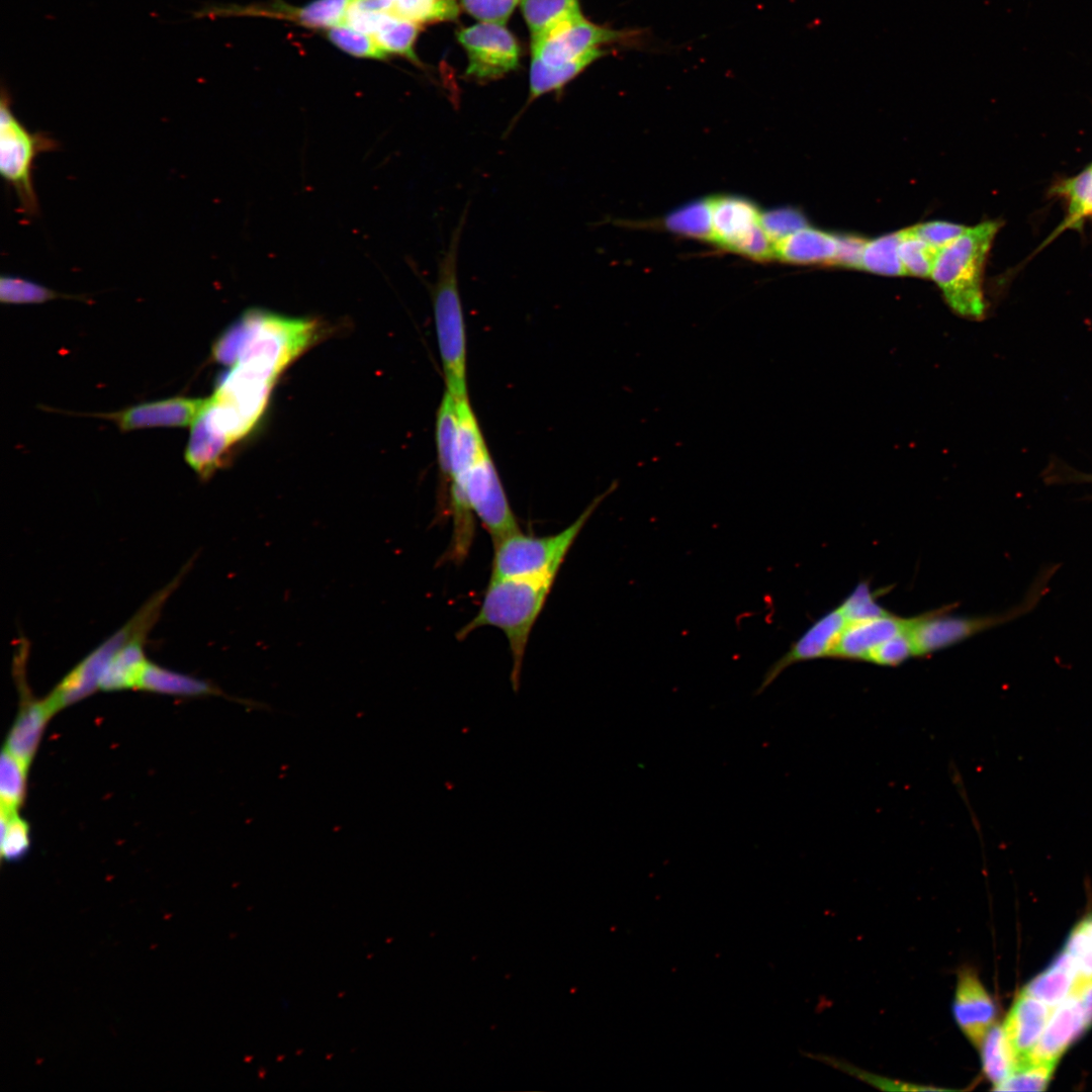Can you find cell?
Instances as JSON below:
<instances>
[{
  "instance_id": "1",
  "label": "cell",
  "mask_w": 1092,
  "mask_h": 1092,
  "mask_svg": "<svg viewBox=\"0 0 1092 1092\" xmlns=\"http://www.w3.org/2000/svg\"><path fill=\"white\" fill-rule=\"evenodd\" d=\"M315 321L248 309L212 345L214 360L275 383L278 376L318 339Z\"/></svg>"
},
{
  "instance_id": "2",
  "label": "cell",
  "mask_w": 1092,
  "mask_h": 1092,
  "mask_svg": "<svg viewBox=\"0 0 1092 1092\" xmlns=\"http://www.w3.org/2000/svg\"><path fill=\"white\" fill-rule=\"evenodd\" d=\"M553 582L551 578L490 577L477 614L458 631L459 640L484 626L505 633L513 659L511 681L515 690L519 688L530 633Z\"/></svg>"
},
{
  "instance_id": "3",
  "label": "cell",
  "mask_w": 1092,
  "mask_h": 1092,
  "mask_svg": "<svg viewBox=\"0 0 1092 1092\" xmlns=\"http://www.w3.org/2000/svg\"><path fill=\"white\" fill-rule=\"evenodd\" d=\"M1000 226L999 221L987 220L966 228L938 251L930 276L960 315L980 318L984 314L983 270Z\"/></svg>"
},
{
  "instance_id": "4",
  "label": "cell",
  "mask_w": 1092,
  "mask_h": 1092,
  "mask_svg": "<svg viewBox=\"0 0 1092 1092\" xmlns=\"http://www.w3.org/2000/svg\"><path fill=\"white\" fill-rule=\"evenodd\" d=\"M464 209L438 265L433 308L446 390L455 398L468 397L466 385V338L457 278V255L466 221Z\"/></svg>"
},
{
  "instance_id": "5",
  "label": "cell",
  "mask_w": 1092,
  "mask_h": 1092,
  "mask_svg": "<svg viewBox=\"0 0 1092 1092\" xmlns=\"http://www.w3.org/2000/svg\"><path fill=\"white\" fill-rule=\"evenodd\" d=\"M610 491L598 495L573 523L559 533L536 537L519 530L493 541L491 577L555 579L580 531Z\"/></svg>"
},
{
  "instance_id": "6",
  "label": "cell",
  "mask_w": 1092,
  "mask_h": 1092,
  "mask_svg": "<svg viewBox=\"0 0 1092 1092\" xmlns=\"http://www.w3.org/2000/svg\"><path fill=\"white\" fill-rule=\"evenodd\" d=\"M59 143L44 131H29L14 115L10 96L3 89L0 102V172L16 194L21 213L39 214L32 169L37 155L58 150Z\"/></svg>"
},
{
  "instance_id": "7",
  "label": "cell",
  "mask_w": 1092,
  "mask_h": 1092,
  "mask_svg": "<svg viewBox=\"0 0 1092 1092\" xmlns=\"http://www.w3.org/2000/svg\"><path fill=\"white\" fill-rule=\"evenodd\" d=\"M452 513L472 511L492 540L520 530L489 452L467 472L461 484L450 488Z\"/></svg>"
},
{
  "instance_id": "8",
  "label": "cell",
  "mask_w": 1092,
  "mask_h": 1092,
  "mask_svg": "<svg viewBox=\"0 0 1092 1092\" xmlns=\"http://www.w3.org/2000/svg\"><path fill=\"white\" fill-rule=\"evenodd\" d=\"M156 619L146 610L140 612L120 630L78 663L46 698L54 713L73 705L99 689L103 671L113 653L128 640L147 635Z\"/></svg>"
},
{
  "instance_id": "9",
  "label": "cell",
  "mask_w": 1092,
  "mask_h": 1092,
  "mask_svg": "<svg viewBox=\"0 0 1092 1092\" xmlns=\"http://www.w3.org/2000/svg\"><path fill=\"white\" fill-rule=\"evenodd\" d=\"M457 38L468 57L465 73L477 81L498 79L519 65V44L504 24L480 22L459 30Z\"/></svg>"
},
{
  "instance_id": "10",
  "label": "cell",
  "mask_w": 1092,
  "mask_h": 1092,
  "mask_svg": "<svg viewBox=\"0 0 1092 1092\" xmlns=\"http://www.w3.org/2000/svg\"><path fill=\"white\" fill-rule=\"evenodd\" d=\"M1033 605L1025 604L1016 611L1003 615L982 617H958L946 614L949 607H944L915 618L909 633L914 645L915 656H922L954 645L975 634L1007 622Z\"/></svg>"
},
{
  "instance_id": "11",
  "label": "cell",
  "mask_w": 1092,
  "mask_h": 1092,
  "mask_svg": "<svg viewBox=\"0 0 1092 1092\" xmlns=\"http://www.w3.org/2000/svg\"><path fill=\"white\" fill-rule=\"evenodd\" d=\"M621 36L620 31L599 26L579 14L533 36L532 57L547 67H559Z\"/></svg>"
},
{
  "instance_id": "12",
  "label": "cell",
  "mask_w": 1092,
  "mask_h": 1092,
  "mask_svg": "<svg viewBox=\"0 0 1092 1092\" xmlns=\"http://www.w3.org/2000/svg\"><path fill=\"white\" fill-rule=\"evenodd\" d=\"M847 620L840 607L816 620L795 640L788 650L764 672L754 693H763L788 667L793 664L822 657H830Z\"/></svg>"
},
{
  "instance_id": "13",
  "label": "cell",
  "mask_w": 1092,
  "mask_h": 1092,
  "mask_svg": "<svg viewBox=\"0 0 1092 1092\" xmlns=\"http://www.w3.org/2000/svg\"><path fill=\"white\" fill-rule=\"evenodd\" d=\"M207 400L208 398L176 396L100 416L114 422L121 431L155 427H185L193 424L206 406Z\"/></svg>"
},
{
  "instance_id": "14",
  "label": "cell",
  "mask_w": 1092,
  "mask_h": 1092,
  "mask_svg": "<svg viewBox=\"0 0 1092 1092\" xmlns=\"http://www.w3.org/2000/svg\"><path fill=\"white\" fill-rule=\"evenodd\" d=\"M952 1011L963 1033L979 1048L988 1030L994 1025L996 1007L971 970H962L959 974Z\"/></svg>"
},
{
  "instance_id": "15",
  "label": "cell",
  "mask_w": 1092,
  "mask_h": 1092,
  "mask_svg": "<svg viewBox=\"0 0 1092 1092\" xmlns=\"http://www.w3.org/2000/svg\"><path fill=\"white\" fill-rule=\"evenodd\" d=\"M1091 1023L1077 994L1073 992L1051 1012L1043 1032L1027 1063L1056 1064L1062 1054Z\"/></svg>"
},
{
  "instance_id": "16",
  "label": "cell",
  "mask_w": 1092,
  "mask_h": 1092,
  "mask_svg": "<svg viewBox=\"0 0 1092 1092\" xmlns=\"http://www.w3.org/2000/svg\"><path fill=\"white\" fill-rule=\"evenodd\" d=\"M916 617L901 618L891 613L846 623L830 657L866 660L870 653L889 638L908 630Z\"/></svg>"
},
{
  "instance_id": "17",
  "label": "cell",
  "mask_w": 1092,
  "mask_h": 1092,
  "mask_svg": "<svg viewBox=\"0 0 1092 1092\" xmlns=\"http://www.w3.org/2000/svg\"><path fill=\"white\" fill-rule=\"evenodd\" d=\"M1052 1007L1022 992L1015 1000L1004 1024L1007 1039L1016 1060V1068L1026 1064L1048 1023Z\"/></svg>"
},
{
  "instance_id": "18",
  "label": "cell",
  "mask_w": 1092,
  "mask_h": 1092,
  "mask_svg": "<svg viewBox=\"0 0 1092 1092\" xmlns=\"http://www.w3.org/2000/svg\"><path fill=\"white\" fill-rule=\"evenodd\" d=\"M139 689L179 697L218 696L250 709L271 710L265 703L230 696L212 681L176 672L151 661L146 667Z\"/></svg>"
},
{
  "instance_id": "19",
  "label": "cell",
  "mask_w": 1092,
  "mask_h": 1092,
  "mask_svg": "<svg viewBox=\"0 0 1092 1092\" xmlns=\"http://www.w3.org/2000/svg\"><path fill=\"white\" fill-rule=\"evenodd\" d=\"M712 241L734 251L760 224V212L750 201L736 196L711 199Z\"/></svg>"
},
{
  "instance_id": "20",
  "label": "cell",
  "mask_w": 1092,
  "mask_h": 1092,
  "mask_svg": "<svg viewBox=\"0 0 1092 1092\" xmlns=\"http://www.w3.org/2000/svg\"><path fill=\"white\" fill-rule=\"evenodd\" d=\"M456 436L449 486L457 487L469 469L488 452L468 397L456 398Z\"/></svg>"
},
{
  "instance_id": "21",
  "label": "cell",
  "mask_w": 1092,
  "mask_h": 1092,
  "mask_svg": "<svg viewBox=\"0 0 1092 1092\" xmlns=\"http://www.w3.org/2000/svg\"><path fill=\"white\" fill-rule=\"evenodd\" d=\"M233 445L226 436L209 425L201 412L192 424L185 460L201 479L206 480L225 464Z\"/></svg>"
},
{
  "instance_id": "22",
  "label": "cell",
  "mask_w": 1092,
  "mask_h": 1092,
  "mask_svg": "<svg viewBox=\"0 0 1092 1092\" xmlns=\"http://www.w3.org/2000/svg\"><path fill=\"white\" fill-rule=\"evenodd\" d=\"M54 714L46 699L25 698L4 748L29 767L44 728Z\"/></svg>"
},
{
  "instance_id": "23",
  "label": "cell",
  "mask_w": 1092,
  "mask_h": 1092,
  "mask_svg": "<svg viewBox=\"0 0 1092 1092\" xmlns=\"http://www.w3.org/2000/svg\"><path fill=\"white\" fill-rule=\"evenodd\" d=\"M836 251L837 236L808 226L775 244V257L795 264L832 265Z\"/></svg>"
},
{
  "instance_id": "24",
  "label": "cell",
  "mask_w": 1092,
  "mask_h": 1092,
  "mask_svg": "<svg viewBox=\"0 0 1092 1092\" xmlns=\"http://www.w3.org/2000/svg\"><path fill=\"white\" fill-rule=\"evenodd\" d=\"M146 636L128 640L113 653L103 671L99 689L107 692L139 689L149 663L144 650Z\"/></svg>"
},
{
  "instance_id": "25",
  "label": "cell",
  "mask_w": 1092,
  "mask_h": 1092,
  "mask_svg": "<svg viewBox=\"0 0 1092 1092\" xmlns=\"http://www.w3.org/2000/svg\"><path fill=\"white\" fill-rule=\"evenodd\" d=\"M1078 981L1079 976L1071 959L1063 951L1046 970L1028 983L1023 992L1054 1008L1073 992Z\"/></svg>"
},
{
  "instance_id": "26",
  "label": "cell",
  "mask_w": 1092,
  "mask_h": 1092,
  "mask_svg": "<svg viewBox=\"0 0 1092 1092\" xmlns=\"http://www.w3.org/2000/svg\"><path fill=\"white\" fill-rule=\"evenodd\" d=\"M605 54L606 52L599 50V48L594 49L559 67H547L538 59L532 57L529 78V102L546 93L560 90L589 64Z\"/></svg>"
},
{
  "instance_id": "27",
  "label": "cell",
  "mask_w": 1092,
  "mask_h": 1092,
  "mask_svg": "<svg viewBox=\"0 0 1092 1092\" xmlns=\"http://www.w3.org/2000/svg\"><path fill=\"white\" fill-rule=\"evenodd\" d=\"M979 1048L984 1072L995 1086L1015 1070V1056L1003 1025H993L986 1033Z\"/></svg>"
},
{
  "instance_id": "28",
  "label": "cell",
  "mask_w": 1092,
  "mask_h": 1092,
  "mask_svg": "<svg viewBox=\"0 0 1092 1092\" xmlns=\"http://www.w3.org/2000/svg\"><path fill=\"white\" fill-rule=\"evenodd\" d=\"M521 9L532 37L581 14L577 0H521Z\"/></svg>"
},
{
  "instance_id": "29",
  "label": "cell",
  "mask_w": 1092,
  "mask_h": 1092,
  "mask_svg": "<svg viewBox=\"0 0 1092 1092\" xmlns=\"http://www.w3.org/2000/svg\"><path fill=\"white\" fill-rule=\"evenodd\" d=\"M900 232L867 241L860 268L880 275H905L899 256Z\"/></svg>"
},
{
  "instance_id": "30",
  "label": "cell",
  "mask_w": 1092,
  "mask_h": 1092,
  "mask_svg": "<svg viewBox=\"0 0 1092 1092\" xmlns=\"http://www.w3.org/2000/svg\"><path fill=\"white\" fill-rule=\"evenodd\" d=\"M456 398L445 391L437 413L436 445L439 470L444 481L449 482L456 436Z\"/></svg>"
},
{
  "instance_id": "31",
  "label": "cell",
  "mask_w": 1092,
  "mask_h": 1092,
  "mask_svg": "<svg viewBox=\"0 0 1092 1092\" xmlns=\"http://www.w3.org/2000/svg\"><path fill=\"white\" fill-rule=\"evenodd\" d=\"M390 12L420 26L456 19L459 5L457 0H396Z\"/></svg>"
},
{
  "instance_id": "32",
  "label": "cell",
  "mask_w": 1092,
  "mask_h": 1092,
  "mask_svg": "<svg viewBox=\"0 0 1092 1092\" xmlns=\"http://www.w3.org/2000/svg\"><path fill=\"white\" fill-rule=\"evenodd\" d=\"M671 232L701 240L713 239L711 200L689 203L665 218Z\"/></svg>"
},
{
  "instance_id": "33",
  "label": "cell",
  "mask_w": 1092,
  "mask_h": 1092,
  "mask_svg": "<svg viewBox=\"0 0 1092 1092\" xmlns=\"http://www.w3.org/2000/svg\"><path fill=\"white\" fill-rule=\"evenodd\" d=\"M1068 202V218L1064 226L1077 225L1092 214V167L1077 176L1064 180L1054 189Z\"/></svg>"
},
{
  "instance_id": "34",
  "label": "cell",
  "mask_w": 1092,
  "mask_h": 1092,
  "mask_svg": "<svg viewBox=\"0 0 1092 1092\" xmlns=\"http://www.w3.org/2000/svg\"><path fill=\"white\" fill-rule=\"evenodd\" d=\"M28 766L6 748L0 759V800L1 809L17 812L26 793V770Z\"/></svg>"
},
{
  "instance_id": "35",
  "label": "cell",
  "mask_w": 1092,
  "mask_h": 1092,
  "mask_svg": "<svg viewBox=\"0 0 1092 1092\" xmlns=\"http://www.w3.org/2000/svg\"><path fill=\"white\" fill-rule=\"evenodd\" d=\"M938 251L920 239L911 228L900 231L899 256L906 275L929 276Z\"/></svg>"
},
{
  "instance_id": "36",
  "label": "cell",
  "mask_w": 1092,
  "mask_h": 1092,
  "mask_svg": "<svg viewBox=\"0 0 1092 1092\" xmlns=\"http://www.w3.org/2000/svg\"><path fill=\"white\" fill-rule=\"evenodd\" d=\"M58 298H81L57 292L37 282L18 276L2 275L0 278V300L3 303H43Z\"/></svg>"
},
{
  "instance_id": "37",
  "label": "cell",
  "mask_w": 1092,
  "mask_h": 1092,
  "mask_svg": "<svg viewBox=\"0 0 1092 1092\" xmlns=\"http://www.w3.org/2000/svg\"><path fill=\"white\" fill-rule=\"evenodd\" d=\"M418 33V24L392 15L373 37L386 54H396L417 62L414 46Z\"/></svg>"
},
{
  "instance_id": "38",
  "label": "cell",
  "mask_w": 1092,
  "mask_h": 1092,
  "mask_svg": "<svg viewBox=\"0 0 1092 1092\" xmlns=\"http://www.w3.org/2000/svg\"><path fill=\"white\" fill-rule=\"evenodd\" d=\"M352 0H313L291 9L289 15L300 24L313 28H332L345 23Z\"/></svg>"
},
{
  "instance_id": "39",
  "label": "cell",
  "mask_w": 1092,
  "mask_h": 1092,
  "mask_svg": "<svg viewBox=\"0 0 1092 1092\" xmlns=\"http://www.w3.org/2000/svg\"><path fill=\"white\" fill-rule=\"evenodd\" d=\"M1 855L7 861L22 858L30 847V831L27 822L17 812L1 809Z\"/></svg>"
},
{
  "instance_id": "40",
  "label": "cell",
  "mask_w": 1092,
  "mask_h": 1092,
  "mask_svg": "<svg viewBox=\"0 0 1092 1092\" xmlns=\"http://www.w3.org/2000/svg\"><path fill=\"white\" fill-rule=\"evenodd\" d=\"M327 36L336 47L354 57L381 60L387 56L372 35L346 24L330 28Z\"/></svg>"
},
{
  "instance_id": "41",
  "label": "cell",
  "mask_w": 1092,
  "mask_h": 1092,
  "mask_svg": "<svg viewBox=\"0 0 1092 1092\" xmlns=\"http://www.w3.org/2000/svg\"><path fill=\"white\" fill-rule=\"evenodd\" d=\"M1056 1064L1027 1063L1015 1069L994 1087L999 1091H1042L1050 1083Z\"/></svg>"
},
{
  "instance_id": "42",
  "label": "cell",
  "mask_w": 1092,
  "mask_h": 1092,
  "mask_svg": "<svg viewBox=\"0 0 1092 1092\" xmlns=\"http://www.w3.org/2000/svg\"><path fill=\"white\" fill-rule=\"evenodd\" d=\"M1064 951L1071 959L1079 979H1092V916L1075 927Z\"/></svg>"
},
{
  "instance_id": "43",
  "label": "cell",
  "mask_w": 1092,
  "mask_h": 1092,
  "mask_svg": "<svg viewBox=\"0 0 1092 1092\" xmlns=\"http://www.w3.org/2000/svg\"><path fill=\"white\" fill-rule=\"evenodd\" d=\"M759 222L774 244L807 226L806 217L794 208H778L763 212Z\"/></svg>"
},
{
  "instance_id": "44",
  "label": "cell",
  "mask_w": 1092,
  "mask_h": 1092,
  "mask_svg": "<svg viewBox=\"0 0 1092 1092\" xmlns=\"http://www.w3.org/2000/svg\"><path fill=\"white\" fill-rule=\"evenodd\" d=\"M848 622L886 615L889 612L876 600L867 582L859 583L839 606Z\"/></svg>"
},
{
  "instance_id": "45",
  "label": "cell",
  "mask_w": 1092,
  "mask_h": 1092,
  "mask_svg": "<svg viewBox=\"0 0 1092 1092\" xmlns=\"http://www.w3.org/2000/svg\"><path fill=\"white\" fill-rule=\"evenodd\" d=\"M910 628L876 647L868 656L867 661L879 665L893 666L904 662L910 656H915L914 645L909 633Z\"/></svg>"
},
{
  "instance_id": "46",
  "label": "cell",
  "mask_w": 1092,
  "mask_h": 1092,
  "mask_svg": "<svg viewBox=\"0 0 1092 1092\" xmlns=\"http://www.w3.org/2000/svg\"><path fill=\"white\" fill-rule=\"evenodd\" d=\"M519 0H461L462 7L480 22L504 24Z\"/></svg>"
},
{
  "instance_id": "47",
  "label": "cell",
  "mask_w": 1092,
  "mask_h": 1092,
  "mask_svg": "<svg viewBox=\"0 0 1092 1092\" xmlns=\"http://www.w3.org/2000/svg\"><path fill=\"white\" fill-rule=\"evenodd\" d=\"M911 229L920 239L938 250L957 239L966 230L963 225L940 220L919 223Z\"/></svg>"
},
{
  "instance_id": "48",
  "label": "cell",
  "mask_w": 1092,
  "mask_h": 1092,
  "mask_svg": "<svg viewBox=\"0 0 1092 1092\" xmlns=\"http://www.w3.org/2000/svg\"><path fill=\"white\" fill-rule=\"evenodd\" d=\"M392 15L393 14L388 11L371 12L349 7L344 24L358 31L372 35L379 31Z\"/></svg>"
},
{
  "instance_id": "49",
  "label": "cell",
  "mask_w": 1092,
  "mask_h": 1092,
  "mask_svg": "<svg viewBox=\"0 0 1092 1092\" xmlns=\"http://www.w3.org/2000/svg\"><path fill=\"white\" fill-rule=\"evenodd\" d=\"M734 251L752 259H770L775 257V244L769 240L759 224Z\"/></svg>"
},
{
  "instance_id": "50",
  "label": "cell",
  "mask_w": 1092,
  "mask_h": 1092,
  "mask_svg": "<svg viewBox=\"0 0 1092 1092\" xmlns=\"http://www.w3.org/2000/svg\"><path fill=\"white\" fill-rule=\"evenodd\" d=\"M867 241L856 236H837V251L833 265L860 268Z\"/></svg>"
},
{
  "instance_id": "51",
  "label": "cell",
  "mask_w": 1092,
  "mask_h": 1092,
  "mask_svg": "<svg viewBox=\"0 0 1092 1092\" xmlns=\"http://www.w3.org/2000/svg\"><path fill=\"white\" fill-rule=\"evenodd\" d=\"M1083 477H1084V476H1083ZM1083 479H1085V480H1089V481H1092V476H1086V477H1084Z\"/></svg>"
},
{
  "instance_id": "52",
  "label": "cell",
  "mask_w": 1092,
  "mask_h": 1092,
  "mask_svg": "<svg viewBox=\"0 0 1092 1092\" xmlns=\"http://www.w3.org/2000/svg\"><path fill=\"white\" fill-rule=\"evenodd\" d=\"M387 1H389V2H390V3L392 4V3H393L394 1H396V0H387Z\"/></svg>"
},
{
  "instance_id": "53",
  "label": "cell",
  "mask_w": 1092,
  "mask_h": 1092,
  "mask_svg": "<svg viewBox=\"0 0 1092 1092\" xmlns=\"http://www.w3.org/2000/svg\"><path fill=\"white\" fill-rule=\"evenodd\" d=\"M1092 166V165H1091Z\"/></svg>"
}]
</instances>
